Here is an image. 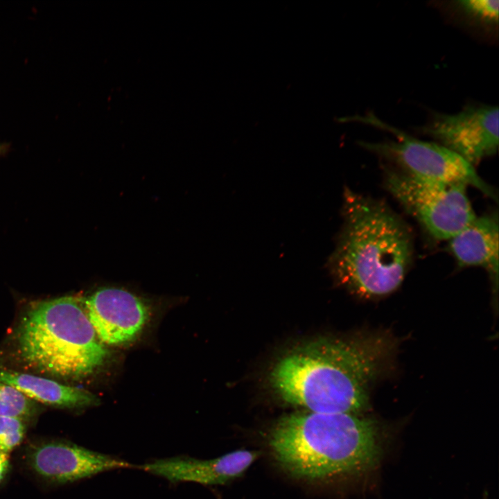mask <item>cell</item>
I'll return each instance as SVG.
<instances>
[{
  "instance_id": "cell-1",
  "label": "cell",
  "mask_w": 499,
  "mask_h": 499,
  "mask_svg": "<svg viewBox=\"0 0 499 499\" xmlns=\"http://www.w3.org/2000/svg\"><path fill=\"white\" fill-rule=\"evenodd\" d=\"M396 343L387 333L301 344L274 365L270 383L283 402L319 413L360 414L371 385L389 367Z\"/></svg>"
},
{
  "instance_id": "cell-2",
  "label": "cell",
  "mask_w": 499,
  "mask_h": 499,
  "mask_svg": "<svg viewBox=\"0 0 499 499\" xmlns=\"http://www.w3.org/2000/svg\"><path fill=\"white\" fill-rule=\"evenodd\" d=\"M343 225L328 267L337 281L360 297L379 298L402 283L414 256L411 229L383 201L345 188Z\"/></svg>"
},
{
  "instance_id": "cell-3",
  "label": "cell",
  "mask_w": 499,
  "mask_h": 499,
  "mask_svg": "<svg viewBox=\"0 0 499 499\" xmlns=\"http://www.w3.org/2000/svg\"><path fill=\"white\" fill-rule=\"evenodd\" d=\"M378 423L358 414L297 412L282 417L268 437L271 455L289 475L327 482L371 470L381 455Z\"/></svg>"
},
{
  "instance_id": "cell-4",
  "label": "cell",
  "mask_w": 499,
  "mask_h": 499,
  "mask_svg": "<svg viewBox=\"0 0 499 499\" xmlns=\"http://www.w3.org/2000/svg\"><path fill=\"white\" fill-rule=\"evenodd\" d=\"M17 344L27 365L62 378L87 376L108 356L87 317L84 299L72 295L31 306L19 326Z\"/></svg>"
},
{
  "instance_id": "cell-5",
  "label": "cell",
  "mask_w": 499,
  "mask_h": 499,
  "mask_svg": "<svg viewBox=\"0 0 499 499\" xmlns=\"http://www.w3.org/2000/svg\"><path fill=\"white\" fill-rule=\"evenodd\" d=\"M350 120L385 130L395 137L394 140L382 142H360L365 149L394 165L395 168L426 180L473 186L496 200L494 190L478 175L474 166L446 147L414 138L371 114L353 116Z\"/></svg>"
},
{
  "instance_id": "cell-6",
  "label": "cell",
  "mask_w": 499,
  "mask_h": 499,
  "mask_svg": "<svg viewBox=\"0 0 499 499\" xmlns=\"http://www.w3.org/2000/svg\"><path fill=\"white\" fill-rule=\"evenodd\" d=\"M384 184L436 239L449 240L476 217L465 185L426 180L386 166Z\"/></svg>"
},
{
  "instance_id": "cell-7",
  "label": "cell",
  "mask_w": 499,
  "mask_h": 499,
  "mask_svg": "<svg viewBox=\"0 0 499 499\" xmlns=\"http://www.w3.org/2000/svg\"><path fill=\"white\" fill-rule=\"evenodd\" d=\"M422 131L475 166L498 148V107L467 105L455 114L435 113Z\"/></svg>"
},
{
  "instance_id": "cell-8",
  "label": "cell",
  "mask_w": 499,
  "mask_h": 499,
  "mask_svg": "<svg viewBox=\"0 0 499 499\" xmlns=\"http://www.w3.org/2000/svg\"><path fill=\"white\" fill-rule=\"evenodd\" d=\"M87 317L103 344L123 346L134 342L148 322V304L123 288H102L84 299Z\"/></svg>"
},
{
  "instance_id": "cell-9",
  "label": "cell",
  "mask_w": 499,
  "mask_h": 499,
  "mask_svg": "<svg viewBox=\"0 0 499 499\" xmlns=\"http://www.w3.org/2000/svg\"><path fill=\"white\" fill-rule=\"evenodd\" d=\"M28 462L38 475L56 484L73 482L102 472L132 467L120 459L62 441L35 446L28 453Z\"/></svg>"
},
{
  "instance_id": "cell-10",
  "label": "cell",
  "mask_w": 499,
  "mask_h": 499,
  "mask_svg": "<svg viewBox=\"0 0 499 499\" xmlns=\"http://www.w3.org/2000/svg\"><path fill=\"white\" fill-rule=\"evenodd\" d=\"M260 455L257 450L242 449L211 459L185 457L157 459L139 468L172 482L224 484L242 475Z\"/></svg>"
},
{
  "instance_id": "cell-11",
  "label": "cell",
  "mask_w": 499,
  "mask_h": 499,
  "mask_svg": "<svg viewBox=\"0 0 499 499\" xmlns=\"http://www.w3.org/2000/svg\"><path fill=\"white\" fill-rule=\"evenodd\" d=\"M498 218L497 213L475 217L450 238L448 248L459 267H482L498 286Z\"/></svg>"
},
{
  "instance_id": "cell-12",
  "label": "cell",
  "mask_w": 499,
  "mask_h": 499,
  "mask_svg": "<svg viewBox=\"0 0 499 499\" xmlns=\"http://www.w3.org/2000/svg\"><path fill=\"white\" fill-rule=\"evenodd\" d=\"M0 381L16 388L30 399L56 408H83L100 403V399L86 389L29 374L0 371Z\"/></svg>"
},
{
  "instance_id": "cell-13",
  "label": "cell",
  "mask_w": 499,
  "mask_h": 499,
  "mask_svg": "<svg viewBox=\"0 0 499 499\" xmlns=\"http://www.w3.org/2000/svg\"><path fill=\"white\" fill-rule=\"evenodd\" d=\"M33 401L16 388L0 381V416L24 421L35 413Z\"/></svg>"
},
{
  "instance_id": "cell-14",
  "label": "cell",
  "mask_w": 499,
  "mask_h": 499,
  "mask_svg": "<svg viewBox=\"0 0 499 499\" xmlns=\"http://www.w3.org/2000/svg\"><path fill=\"white\" fill-rule=\"evenodd\" d=\"M457 3L466 16L476 21L491 25L498 23V0H461Z\"/></svg>"
},
{
  "instance_id": "cell-15",
  "label": "cell",
  "mask_w": 499,
  "mask_h": 499,
  "mask_svg": "<svg viewBox=\"0 0 499 499\" xmlns=\"http://www.w3.org/2000/svg\"><path fill=\"white\" fill-rule=\"evenodd\" d=\"M26 426L24 421L0 416V453H8L24 439Z\"/></svg>"
},
{
  "instance_id": "cell-16",
  "label": "cell",
  "mask_w": 499,
  "mask_h": 499,
  "mask_svg": "<svg viewBox=\"0 0 499 499\" xmlns=\"http://www.w3.org/2000/svg\"><path fill=\"white\" fill-rule=\"evenodd\" d=\"M10 466L8 453H0V482L4 479Z\"/></svg>"
}]
</instances>
